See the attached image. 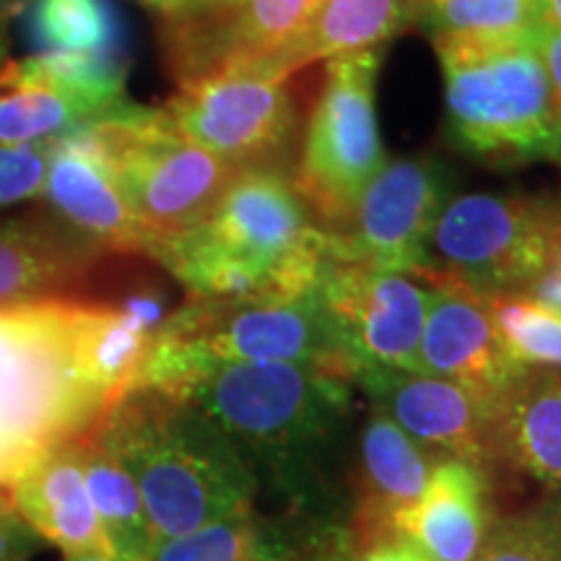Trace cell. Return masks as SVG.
I'll list each match as a JSON object with an SVG mask.
<instances>
[{
  "label": "cell",
  "mask_w": 561,
  "mask_h": 561,
  "mask_svg": "<svg viewBox=\"0 0 561 561\" xmlns=\"http://www.w3.org/2000/svg\"><path fill=\"white\" fill-rule=\"evenodd\" d=\"M240 450L257 486L278 502L273 520L299 530L348 523V434L354 377L318 362H227L178 392Z\"/></svg>",
  "instance_id": "1"
},
{
  "label": "cell",
  "mask_w": 561,
  "mask_h": 561,
  "mask_svg": "<svg viewBox=\"0 0 561 561\" xmlns=\"http://www.w3.org/2000/svg\"><path fill=\"white\" fill-rule=\"evenodd\" d=\"M91 437L123 462L159 541L257 507L255 473L198 405L159 390H130Z\"/></svg>",
  "instance_id": "2"
},
{
  "label": "cell",
  "mask_w": 561,
  "mask_h": 561,
  "mask_svg": "<svg viewBox=\"0 0 561 561\" xmlns=\"http://www.w3.org/2000/svg\"><path fill=\"white\" fill-rule=\"evenodd\" d=\"M81 297L0 307V489L34 458L79 442L107 401L79 362Z\"/></svg>",
  "instance_id": "3"
},
{
  "label": "cell",
  "mask_w": 561,
  "mask_h": 561,
  "mask_svg": "<svg viewBox=\"0 0 561 561\" xmlns=\"http://www.w3.org/2000/svg\"><path fill=\"white\" fill-rule=\"evenodd\" d=\"M227 362H318L356 371L314 291L294 301L187 297L153 341L136 390L178 396L198 371Z\"/></svg>",
  "instance_id": "4"
},
{
  "label": "cell",
  "mask_w": 561,
  "mask_h": 561,
  "mask_svg": "<svg viewBox=\"0 0 561 561\" xmlns=\"http://www.w3.org/2000/svg\"><path fill=\"white\" fill-rule=\"evenodd\" d=\"M536 32L520 37H434L453 133L476 157H561Z\"/></svg>",
  "instance_id": "5"
},
{
  "label": "cell",
  "mask_w": 561,
  "mask_h": 561,
  "mask_svg": "<svg viewBox=\"0 0 561 561\" xmlns=\"http://www.w3.org/2000/svg\"><path fill=\"white\" fill-rule=\"evenodd\" d=\"M128 201L153 248L206 219L240 167L191 144L161 110L130 104L81 128Z\"/></svg>",
  "instance_id": "6"
},
{
  "label": "cell",
  "mask_w": 561,
  "mask_h": 561,
  "mask_svg": "<svg viewBox=\"0 0 561 561\" xmlns=\"http://www.w3.org/2000/svg\"><path fill=\"white\" fill-rule=\"evenodd\" d=\"M377 50L328 60L291 185L325 231H343L367 182L388 161L377 130Z\"/></svg>",
  "instance_id": "7"
},
{
  "label": "cell",
  "mask_w": 561,
  "mask_h": 561,
  "mask_svg": "<svg viewBox=\"0 0 561 561\" xmlns=\"http://www.w3.org/2000/svg\"><path fill=\"white\" fill-rule=\"evenodd\" d=\"M210 244L278 284L286 299L314 291L331 257L325 231L294 191L289 172L240 170L198 227Z\"/></svg>",
  "instance_id": "8"
},
{
  "label": "cell",
  "mask_w": 561,
  "mask_h": 561,
  "mask_svg": "<svg viewBox=\"0 0 561 561\" xmlns=\"http://www.w3.org/2000/svg\"><path fill=\"white\" fill-rule=\"evenodd\" d=\"M561 231V201L466 193L447 201L432 231L442 268L483 297L520 294Z\"/></svg>",
  "instance_id": "9"
},
{
  "label": "cell",
  "mask_w": 561,
  "mask_h": 561,
  "mask_svg": "<svg viewBox=\"0 0 561 561\" xmlns=\"http://www.w3.org/2000/svg\"><path fill=\"white\" fill-rule=\"evenodd\" d=\"M161 112L182 138L240 170H284L299 130L291 79L263 70H224L178 83Z\"/></svg>",
  "instance_id": "10"
},
{
  "label": "cell",
  "mask_w": 561,
  "mask_h": 561,
  "mask_svg": "<svg viewBox=\"0 0 561 561\" xmlns=\"http://www.w3.org/2000/svg\"><path fill=\"white\" fill-rule=\"evenodd\" d=\"M320 0H182L159 13L164 60L185 83L224 70H263L273 76Z\"/></svg>",
  "instance_id": "11"
},
{
  "label": "cell",
  "mask_w": 561,
  "mask_h": 561,
  "mask_svg": "<svg viewBox=\"0 0 561 561\" xmlns=\"http://www.w3.org/2000/svg\"><path fill=\"white\" fill-rule=\"evenodd\" d=\"M314 297L356 369L419 371L430 286L416 271L380 268L331 252Z\"/></svg>",
  "instance_id": "12"
},
{
  "label": "cell",
  "mask_w": 561,
  "mask_h": 561,
  "mask_svg": "<svg viewBox=\"0 0 561 561\" xmlns=\"http://www.w3.org/2000/svg\"><path fill=\"white\" fill-rule=\"evenodd\" d=\"M447 203L437 164L421 157L385 161L356 201L343 231H331V252L392 271L432 263V231Z\"/></svg>",
  "instance_id": "13"
},
{
  "label": "cell",
  "mask_w": 561,
  "mask_h": 561,
  "mask_svg": "<svg viewBox=\"0 0 561 561\" xmlns=\"http://www.w3.org/2000/svg\"><path fill=\"white\" fill-rule=\"evenodd\" d=\"M354 388L430 453L494 471L491 398L445 377L390 367H359L354 371Z\"/></svg>",
  "instance_id": "14"
},
{
  "label": "cell",
  "mask_w": 561,
  "mask_h": 561,
  "mask_svg": "<svg viewBox=\"0 0 561 561\" xmlns=\"http://www.w3.org/2000/svg\"><path fill=\"white\" fill-rule=\"evenodd\" d=\"M416 273L430 286L419 371L466 385L494 401L523 367H515L502 348L489 297L434 261L421 265Z\"/></svg>",
  "instance_id": "15"
},
{
  "label": "cell",
  "mask_w": 561,
  "mask_h": 561,
  "mask_svg": "<svg viewBox=\"0 0 561 561\" xmlns=\"http://www.w3.org/2000/svg\"><path fill=\"white\" fill-rule=\"evenodd\" d=\"M434 455L388 413L367 403L348 473V528L356 536H401V525L430 483Z\"/></svg>",
  "instance_id": "16"
},
{
  "label": "cell",
  "mask_w": 561,
  "mask_h": 561,
  "mask_svg": "<svg viewBox=\"0 0 561 561\" xmlns=\"http://www.w3.org/2000/svg\"><path fill=\"white\" fill-rule=\"evenodd\" d=\"M47 210L110 255H146L149 240L133 216L115 174L81 130L55 140L47 167Z\"/></svg>",
  "instance_id": "17"
},
{
  "label": "cell",
  "mask_w": 561,
  "mask_h": 561,
  "mask_svg": "<svg viewBox=\"0 0 561 561\" xmlns=\"http://www.w3.org/2000/svg\"><path fill=\"white\" fill-rule=\"evenodd\" d=\"M107 255L50 210L0 219V307L81 297Z\"/></svg>",
  "instance_id": "18"
},
{
  "label": "cell",
  "mask_w": 561,
  "mask_h": 561,
  "mask_svg": "<svg viewBox=\"0 0 561 561\" xmlns=\"http://www.w3.org/2000/svg\"><path fill=\"white\" fill-rule=\"evenodd\" d=\"M494 471L460 458L434 462L401 536L430 561H476L496 520Z\"/></svg>",
  "instance_id": "19"
},
{
  "label": "cell",
  "mask_w": 561,
  "mask_h": 561,
  "mask_svg": "<svg viewBox=\"0 0 561 561\" xmlns=\"http://www.w3.org/2000/svg\"><path fill=\"white\" fill-rule=\"evenodd\" d=\"M491 466L561 489V369H517L494 398Z\"/></svg>",
  "instance_id": "20"
},
{
  "label": "cell",
  "mask_w": 561,
  "mask_h": 561,
  "mask_svg": "<svg viewBox=\"0 0 561 561\" xmlns=\"http://www.w3.org/2000/svg\"><path fill=\"white\" fill-rule=\"evenodd\" d=\"M79 442L53 447L34 458L5 486V494L42 541L58 546L66 557L110 553L83 479Z\"/></svg>",
  "instance_id": "21"
},
{
  "label": "cell",
  "mask_w": 561,
  "mask_h": 561,
  "mask_svg": "<svg viewBox=\"0 0 561 561\" xmlns=\"http://www.w3.org/2000/svg\"><path fill=\"white\" fill-rule=\"evenodd\" d=\"M424 19V0H320L318 11L284 58L276 62V79H294L318 60L377 50Z\"/></svg>",
  "instance_id": "22"
},
{
  "label": "cell",
  "mask_w": 561,
  "mask_h": 561,
  "mask_svg": "<svg viewBox=\"0 0 561 561\" xmlns=\"http://www.w3.org/2000/svg\"><path fill=\"white\" fill-rule=\"evenodd\" d=\"M104 117L79 96L39 76L26 60L0 66V144H55Z\"/></svg>",
  "instance_id": "23"
},
{
  "label": "cell",
  "mask_w": 561,
  "mask_h": 561,
  "mask_svg": "<svg viewBox=\"0 0 561 561\" xmlns=\"http://www.w3.org/2000/svg\"><path fill=\"white\" fill-rule=\"evenodd\" d=\"M79 453L83 479L110 553L121 561H149L157 536L133 476L91 434L79 442Z\"/></svg>",
  "instance_id": "24"
},
{
  "label": "cell",
  "mask_w": 561,
  "mask_h": 561,
  "mask_svg": "<svg viewBox=\"0 0 561 561\" xmlns=\"http://www.w3.org/2000/svg\"><path fill=\"white\" fill-rule=\"evenodd\" d=\"M30 34L39 53H121L123 21L110 0H34Z\"/></svg>",
  "instance_id": "25"
},
{
  "label": "cell",
  "mask_w": 561,
  "mask_h": 561,
  "mask_svg": "<svg viewBox=\"0 0 561 561\" xmlns=\"http://www.w3.org/2000/svg\"><path fill=\"white\" fill-rule=\"evenodd\" d=\"M546 0H424L434 37H520L543 24Z\"/></svg>",
  "instance_id": "26"
},
{
  "label": "cell",
  "mask_w": 561,
  "mask_h": 561,
  "mask_svg": "<svg viewBox=\"0 0 561 561\" xmlns=\"http://www.w3.org/2000/svg\"><path fill=\"white\" fill-rule=\"evenodd\" d=\"M491 320L515 367L561 369V314L520 294L489 297Z\"/></svg>",
  "instance_id": "27"
},
{
  "label": "cell",
  "mask_w": 561,
  "mask_h": 561,
  "mask_svg": "<svg viewBox=\"0 0 561 561\" xmlns=\"http://www.w3.org/2000/svg\"><path fill=\"white\" fill-rule=\"evenodd\" d=\"M476 561H561V489L528 507L496 515Z\"/></svg>",
  "instance_id": "28"
},
{
  "label": "cell",
  "mask_w": 561,
  "mask_h": 561,
  "mask_svg": "<svg viewBox=\"0 0 561 561\" xmlns=\"http://www.w3.org/2000/svg\"><path fill=\"white\" fill-rule=\"evenodd\" d=\"M268 517L252 507L159 541L149 561H255L268 541Z\"/></svg>",
  "instance_id": "29"
},
{
  "label": "cell",
  "mask_w": 561,
  "mask_h": 561,
  "mask_svg": "<svg viewBox=\"0 0 561 561\" xmlns=\"http://www.w3.org/2000/svg\"><path fill=\"white\" fill-rule=\"evenodd\" d=\"M314 561H430L405 536H356L348 525L312 533Z\"/></svg>",
  "instance_id": "30"
},
{
  "label": "cell",
  "mask_w": 561,
  "mask_h": 561,
  "mask_svg": "<svg viewBox=\"0 0 561 561\" xmlns=\"http://www.w3.org/2000/svg\"><path fill=\"white\" fill-rule=\"evenodd\" d=\"M53 144L3 146L0 144V208L39 198L45 191Z\"/></svg>",
  "instance_id": "31"
},
{
  "label": "cell",
  "mask_w": 561,
  "mask_h": 561,
  "mask_svg": "<svg viewBox=\"0 0 561 561\" xmlns=\"http://www.w3.org/2000/svg\"><path fill=\"white\" fill-rule=\"evenodd\" d=\"M39 549L42 538L13 510L5 489H0V561H30Z\"/></svg>",
  "instance_id": "32"
},
{
  "label": "cell",
  "mask_w": 561,
  "mask_h": 561,
  "mask_svg": "<svg viewBox=\"0 0 561 561\" xmlns=\"http://www.w3.org/2000/svg\"><path fill=\"white\" fill-rule=\"evenodd\" d=\"M268 541L255 561H314L312 533L289 528L268 517Z\"/></svg>",
  "instance_id": "33"
},
{
  "label": "cell",
  "mask_w": 561,
  "mask_h": 561,
  "mask_svg": "<svg viewBox=\"0 0 561 561\" xmlns=\"http://www.w3.org/2000/svg\"><path fill=\"white\" fill-rule=\"evenodd\" d=\"M520 297H528L538 301V305L549 307L551 312L561 314V231L557 234V240L551 242L549 252H546L541 268L536 271V276L520 291Z\"/></svg>",
  "instance_id": "34"
},
{
  "label": "cell",
  "mask_w": 561,
  "mask_h": 561,
  "mask_svg": "<svg viewBox=\"0 0 561 561\" xmlns=\"http://www.w3.org/2000/svg\"><path fill=\"white\" fill-rule=\"evenodd\" d=\"M538 50H541L546 76L551 87V107H553V128L561 140V26L543 21L536 32Z\"/></svg>",
  "instance_id": "35"
},
{
  "label": "cell",
  "mask_w": 561,
  "mask_h": 561,
  "mask_svg": "<svg viewBox=\"0 0 561 561\" xmlns=\"http://www.w3.org/2000/svg\"><path fill=\"white\" fill-rule=\"evenodd\" d=\"M66 561H121V559H115L112 553H104V551H91V553H73V557H66Z\"/></svg>",
  "instance_id": "36"
},
{
  "label": "cell",
  "mask_w": 561,
  "mask_h": 561,
  "mask_svg": "<svg viewBox=\"0 0 561 561\" xmlns=\"http://www.w3.org/2000/svg\"><path fill=\"white\" fill-rule=\"evenodd\" d=\"M146 5H151L153 11L157 13H167V11H172V9H178V5L182 3V0H144Z\"/></svg>",
  "instance_id": "37"
},
{
  "label": "cell",
  "mask_w": 561,
  "mask_h": 561,
  "mask_svg": "<svg viewBox=\"0 0 561 561\" xmlns=\"http://www.w3.org/2000/svg\"><path fill=\"white\" fill-rule=\"evenodd\" d=\"M557 5H561V0H546V9H557Z\"/></svg>",
  "instance_id": "38"
}]
</instances>
